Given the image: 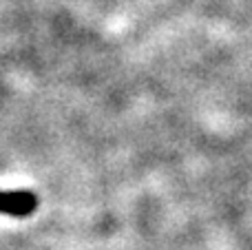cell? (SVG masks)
Here are the masks:
<instances>
[{
    "label": "cell",
    "instance_id": "1",
    "mask_svg": "<svg viewBox=\"0 0 252 250\" xmlns=\"http://www.w3.org/2000/svg\"><path fill=\"white\" fill-rule=\"evenodd\" d=\"M38 208V197L29 190H0V215L29 217Z\"/></svg>",
    "mask_w": 252,
    "mask_h": 250
}]
</instances>
